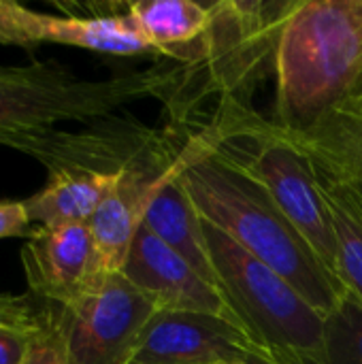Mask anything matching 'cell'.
<instances>
[{
    "instance_id": "1",
    "label": "cell",
    "mask_w": 362,
    "mask_h": 364,
    "mask_svg": "<svg viewBox=\"0 0 362 364\" xmlns=\"http://www.w3.org/2000/svg\"><path fill=\"white\" fill-rule=\"evenodd\" d=\"M275 32V128L337 156L361 130L362 0L284 4Z\"/></svg>"
},
{
    "instance_id": "2",
    "label": "cell",
    "mask_w": 362,
    "mask_h": 364,
    "mask_svg": "<svg viewBox=\"0 0 362 364\" xmlns=\"http://www.w3.org/2000/svg\"><path fill=\"white\" fill-rule=\"evenodd\" d=\"M179 173L201 218L228 235L256 260L288 279L322 316L346 296L344 284L318 260L269 194L215 149H194Z\"/></svg>"
},
{
    "instance_id": "3",
    "label": "cell",
    "mask_w": 362,
    "mask_h": 364,
    "mask_svg": "<svg viewBox=\"0 0 362 364\" xmlns=\"http://www.w3.org/2000/svg\"><path fill=\"white\" fill-rule=\"evenodd\" d=\"M220 290L260 358L324 364L326 316L288 279L256 260L228 235L205 222Z\"/></svg>"
},
{
    "instance_id": "4",
    "label": "cell",
    "mask_w": 362,
    "mask_h": 364,
    "mask_svg": "<svg viewBox=\"0 0 362 364\" xmlns=\"http://www.w3.org/2000/svg\"><path fill=\"white\" fill-rule=\"evenodd\" d=\"M156 85H164V77L149 73L85 81L53 60L0 66V145L15 149L58 124L100 119Z\"/></svg>"
},
{
    "instance_id": "5",
    "label": "cell",
    "mask_w": 362,
    "mask_h": 364,
    "mask_svg": "<svg viewBox=\"0 0 362 364\" xmlns=\"http://www.w3.org/2000/svg\"><path fill=\"white\" fill-rule=\"evenodd\" d=\"M160 309L122 273L100 275L64 307H51V331L66 364H124Z\"/></svg>"
},
{
    "instance_id": "6",
    "label": "cell",
    "mask_w": 362,
    "mask_h": 364,
    "mask_svg": "<svg viewBox=\"0 0 362 364\" xmlns=\"http://www.w3.org/2000/svg\"><path fill=\"white\" fill-rule=\"evenodd\" d=\"M224 156L269 194L318 260L339 279L333 220L307 149L273 126L265 134H258L256 154L245 160L235 158L233 154Z\"/></svg>"
},
{
    "instance_id": "7",
    "label": "cell",
    "mask_w": 362,
    "mask_h": 364,
    "mask_svg": "<svg viewBox=\"0 0 362 364\" xmlns=\"http://www.w3.org/2000/svg\"><path fill=\"white\" fill-rule=\"evenodd\" d=\"M254 354L252 339L230 320L158 311L124 364H247Z\"/></svg>"
},
{
    "instance_id": "8",
    "label": "cell",
    "mask_w": 362,
    "mask_h": 364,
    "mask_svg": "<svg viewBox=\"0 0 362 364\" xmlns=\"http://www.w3.org/2000/svg\"><path fill=\"white\" fill-rule=\"evenodd\" d=\"M122 275L147 294L160 311L205 314L239 326L222 290L143 224L132 239Z\"/></svg>"
},
{
    "instance_id": "9",
    "label": "cell",
    "mask_w": 362,
    "mask_h": 364,
    "mask_svg": "<svg viewBox=\"0 0 362 364\" xmlns=\"http://www.w3.org/2000/svg\"><path fill=\"white\" fill-rule=\"evenodd\" d=\"M28 292L51 307L73 303L98 277L90 224L34 228L21 247Z\"/></svg>"
},
{
    "instance_id": "10",
    "label": "cell",
    "mask_w": 362,
    "mask_h": 364,
    "mask_svg": "<svg viewBox=\"0 0 362 364\" xmlns=\"http://www.w3.org/2000/svg\"><path fill=\"white\" fill-rule=\"evenodd\" d=\"M171 168L173 166L151 173L145 171L139 160H128L122 166L117 183L111 188L90 220L100 275L122 273L132 239L143 224L147 205L162 181L169 177Z\"/></svg>"
},
{
    "instance_id": "11",
    "label": "cell",
    "mask_w": 362,
    "mask_h": 364,
    "mask_svg": "<svg viewBox=\"0 0 362 364\" xmlns=\"http://www.w3.org/2000/svg\"><path fill=\"white\" fill-rule=\"evenodd\" d=\"M15 21L23 49H34L38 43H60L109 55L154 53L128 11L124 15L58 17L15 2Z\"/></svg>"
},
{
    "instance_id": "12",
    "label": "cell",
    "mask_w": 362,
    "mask_h": 364,
    "mask_svg": "<svg viewBox=\"0 0 362 364\" xmlns=\"http://www.w3.org/2000/svg\"><path fill=\"white\" fill-rule=\"evenodd\" d=\"M194 151L179 156L162 181L158 192L151 196L143 215V226L154 232L162 243L183 256L209 284L220 288L218 273L211 260V250L205 232V220L194 207L190 194L179 181V173Z\"/></svg>"
},
{
    "instance_id": "13",
    "label": "cell",
    "mask_w": 362,
    "mask_h": 364,
    "mask_svg": "<svg viewBox=\"0 0 362 364\" xmlns=\"http://www.w3.org/2000/svg\"><path fill=\"white\" fill-rule=\"evenodd\" d=\"M128 15L154 53H169L179 60L207 55L215 9L194 0H139L128 4Z\"/></svg>"
},
{
    "instance_id": "14",
    "label": "cell",
    "mask_w": 362,
    "mask_h": 364,
    "mask_svg": "<svg viewBox=\"0 0 362 364\" xmlns=\"http://www.w3.org/2000/svg\"><path fill=\"white\" fill-rule=\"evenodd\" d=\"M119 171L62 168L49 173V181L23 200L32 226L53 228L64 224H90L105 196L119 179Z\"/></svg>"
},
{
    "instance_id": "15",
    "label": "cell",
    "mask_w": 362,
    "mask_h": 364,
    "mask_svg": "<svg viewBox=\"0 0 362 364\" xmlns=\"http://www.w3.org/2000/svg\"><path fill=\"white\" fill-rule=\"evenodd\" d=\"M309 154V151H307ZM312 156V154H309ZM314 166L331 211L339 279L362 303V188L352 173L314 158Z\"/></svg>"
},
{
    "instance_id": "16",
    "label": "cell",
    "mask_w": 362,
    "mask_h": 364,
    "mask_svg": "<svg viewBox=\"0 0 362 364\" xmlns=\"http://www.w3.org/2000/svg\"><path fill=\"white\" fill-rule=\"evenodd\" d=\"M324 364H362V303L350 292L326 318Z\"/></svg>"
},
{
    "instance_id": "17",
    "label": "cell",
    "mask_w": 362,
    "mask_h": 364,
    "mask_svg": "<svg viewBox=\"0 0 362 364\" xmlns=\"http://www.w3.org/2000/svg\"><path fill=\"white\" fill-rule=\"evenodd\" d=\"M49 335L51 316L45 303L30 318L0 322V364H26Z\"/></svg>"
},
{
    "instance_id": "18",
    "label": "cell",
    "mask_w": 362,
    "mask_h": 364,
    "mask_svg": "<svg viewBox=\"0 0 362 364\" xmlns=\"http://www.w3.org/2000/svg\"><path fill=\"white\" fill-rule=\"evenodd\" d=\"M32 232L23 200H0V239H30Z\"/></svg>"
},
{
    "instance_id": "19",
    "label": "cell",
    "mask_w": 362,
    "mask_h": 364,
    "mask_svg": "<svg viewBox=\"0 0 362 364\" xmlns=\"http://www.w3.org/2000/svg\"><path fill=\"white\" fill-rule=\"evenodd\" d=\"M43 307V301L34 299L30 292L21 296L0 294V322L4 320H23L34 316Z\"/></svg>"
},
{
    "instance_id": "20",
    "label": "cell",
    "mask_w": 362,
    "mask_h": 364,
    "mask_svg": "<svg viewBox=\"0 0 362 364\" xmlns=\"http://www.w3.org/2000/svg\"><path fill=\"white\" fill-rule=\"evenodd\" d=\"M26 364H66L64 363V356L60 352V346L53 337V331L51 335L34 350V354L30 356V360Z\"/></svg>"
},
{
    "instance_id": "21",
    "label": "cell",
    "mask_w": 362,
    "mask_h": 364,
    "mask_svg": "<svg viewBox=\"0 0 362 364\" xmlns=\"http://www.w3.org/2000/svg\"><path fill=\"white\" fill-rule=\"evenodd\" d=\"M348 173H352L356 177V181L361 183L362 188V136L361 141H358V145H356V149H354V154H352V162H350V171Z\"/></svg>"
},
{
    "instance_id": "22",
    "label": "cell",
    "mask_w": 362,
    "mask_h": 364,
    "mask_svg": "<svg viewBox=\"0 0 362 364\" xmlns=\"http://www.w3.org/2000/svg\"><path fill=\"white\" fill-rule=\"evenodd\" d=\"M247 364H282V363H273V360H267V358H260V356H252Z\"/></svg>"
},
{
    "instance_id": "23",
    "label": "cell",
    "mask_w": 362,
    "mask_h": 364,
    "mask_svg": "<svg viewBox=\"0 0 362 364\" xmlns=\"http://www.w3.org/2000/svg\"><path fill=\"white\" fill-rule=\"evenodd\" d=\"M0 43H2V45H6V38H4V34H2V28H0Z\"/></svg>"
},
{
    "instance_id": "24",
    "label": "cell",
    "mask_w": 362,
    "mask_h": 364,
    "mask_svg": "<svg viewBox=\"0 0 362 364\" xmlns=\"http://www.w3.org/2000/svg\"><path fill=\"white\" fill-rule=\"evenodd\" d=\"M361 119H362V109H361Z\"/></svg>"
}]
</instances>
